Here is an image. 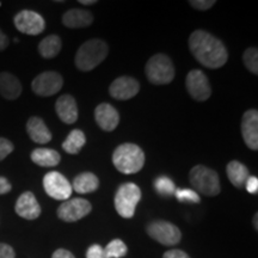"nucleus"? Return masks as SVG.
I'll return each instance as SVG.
<instances>
[{"instance_id": "4", "label": "nucleus", "mask_w": 258, "mask_h": 258, "mask_svg": "<svg viewBox=\"0 0 258 258\" xmlns=\"http://www.w3.org/2000/svg\"><path fill=\"white\" fill-rule=\"evenodd\" d=\"M145 72L148 82L154 85H166L175 78V64L165 54L158 53L147 61Z\"/></svg>"}, {"instance_id": "7", "label": "nucleus", "mask_w": 258, "mask_h": 258, "mask_svg": "<svg viewBox=\"0 0 258 258\" xmlns=\"http://www.w3.org/2000/svg\"><path fill=\"white\" fill-rule=\"evenodd\" d=\"M148 235L161 245L173 246L178 244L182 238L179 228L171 222L164 220H157L151 222L146 228Z\"/></svg>"}, {"instance_id": "11", "label": "nucleus", "mask_w": 258, "mask_h": 258, "mask_svg": "<svg viewBox=\"0 0 258 258\" xmlns=\"http://www.w3.org/2000/svg\"><path fill=\"white\" fill-rule=\"evenodd\" d=\"M92 211V206L85 199H72L64 201L57 208V217L64 222H74L85 218Z\"/></svg>"}, {"instance_id": "24", "label": "nucleus", "mask_w": 258, "mask_h": 258, "mask_svg": "<svg viewBox=\"0 0 258 258\" xmlns=\"http://www.w3.org/2000/svg\"><path fill=\"white\" fill-rule=\"evenodd\" d=\"M62 42L57 35H49L44 37L38 44V53L44 59H53L60 53Z\"/></svg>"}, {"instance_id": "17", "label": "nucleus", "mask_w": 258, "mask_h": 258, "mask_svg": "<svg viewBox=\"0 0 258 258\" xmlns=\"http://www.w3.org/2000/svg\"><path fill=\"white\" fill-rule=\"evenodd\" d=\"M55 111L63 123L72 124L78 120V105L71 95H62L55 103Z\"/></svg>"}, {"instance_id": "6", "label": "nucleus", "mask_w": 258, "mask_h": 258, "mask_svg": "<svg viewBox=\"0 0 258 258\" xmlns=\"http://www.w3.org/2000/svg\"><path fill=\"white\" fill-rule=\"evenodd\" d=\"M141 200V190L134 183H124L118 186L115 194V208L120 217L131 219L134 217L135 209Z\"/></svg>"}, {"instance_id": "8", "label": "nucleus", "mask_w": 258, "mask_h": 258, "mask_svg": "<svg viewBox=\"0 0 258 258\" xmlns=\"http://www.w3.org/2000/svg\"><path fill=\"white\" fill-rule=\"evenodd\" d=\"M43 188L47 195L59 201H67L72 195V184L57 171H50L43 177Z\"/></svg>"}, {"instance_id": "23", "label": "nucleus", "mask_w": 258, "mask_h": 258, "mask_svg": "<svg viewBox=\"0 0 258 258\" xmlns=\"http://www.w3.org/2000/svg\"><path fill=\"white\" fill-rule=\"evenodd\" d=\"M227 177L230 182L237 188H241L245 185V182L249 178V169L238 160H232L227 165Z\"/></svg>"}, {"instance_id": "12", "label": "nucleus", "mask_w": 258, "mask_h": 258, "mask_svg": "<svg viewBox=\"0 0 258 258\" xmlns=\"http://www.w3.org/2000/svg\"><path fill=\"white\" fill-rule=\"evenodd\" d=\"M15 27L18 31L25 35L36 36L46 29V22L40 14L30 10H23L18 12L14 18Z\"/></svg>"}, {"instance_id": "40", "label": "nucleus", "mask_w": 258, "mask_h": 258, "mask_svg": "<svg viewBox=\"0 0 258 258\" xmlns=\"http://www.w3.org/2000/svg\"><path fill=\"white\" fill-rule=\"evenodd\" d=\"M257 219H258V214H256V215H254V218H253V222H254V228H256V230H258V225H257Z\"/></svg>"}, {"instance_id": "10", "label": "nucleus", "mask_w": 258, "mask_h": 258, "mask_svg": "<svg viewBox=\"0 0 258 258\" xmlns=\"http://www.w3.org/2000/svg\"><path fill=\"white\" fill-rule=\"evenodd\" d=\"M186 91L195 101L205 102L212 95V86L201 70H191L185 78Z\"/></svg>"}, {"instance_id": "21", "label": "nucleus", "mask_w": 258, "mask_h": 258, "mask_svg": "<svg viewBox=\"0 0 258 258\" xmlns=\"http://www.w3.org/2000/svg\"><path fill=\"white\" fill-rule=\"evenodd\" d=\"M30 158L36 165L42 167L56 166L61 160L59 152L51 148H36L31 152Z\"/></svg>"}, {"instance_id": "33", "label": "nucleus", "mask_w": 258, "mask_h": 258, "mask_svg": "<svg viewBox=\"0 0 258 258\" xmlns=\"http://www.w3.org/2000/svg\"><path fill=\"white\" fill-rule=\"evenodd\" d=\"M0 258H16L15 250L8 244L0 243Z\"/></svg>"}, {"instance_id": "16", "label": "nucleus", "mask_w": 258, "mask_h": 258, "mask_svg": "<svg viewBox=\"0 0 258 258\" xmlns=\"http://www.w3.org/2000/svg\"><path fill=\"white\" fill-rule=\"evenodd\" d=\"M15 211L21 218L27 220H35L41 215V206L31 191H25L19 196L16 202Z\"/></svg>"}, {"instance_id": "37", "label": "nucleus", "mask_w": 258, "mask_h": 258, "mask_svg": "<svg viewBox=\"0 0 258 258\" xmlns=\"http://www.w3.org/2000/svg\"><path fill=\"white\" fill-rule=\"evenodd\" d=\"M51 258H76L73 256L72 252H70L69 250H64V249H59L56 250L55 252L53 253Z\"/></svg>"}, {"instance_id": "28", "label": "nucleus", "mask_w": 258, "mask_h": 258, "mask_svg": "<svg viewBox=\"0 0 258 258\" xmlns=\"http://www.w3.org/2000/svg\"><path fill=\"white\" fill-rule=\"evenodd\" d=\"M243 61L246 69L253 73L254 76L258 74V49L256 47L247 48L243 54Z\"/></svg>"}, {"instance_id": "34", "label": "nucleus", "mask_w": 258, "mask_h": 258, "mask_svg": "<svg viewBox=\"0 0 258 258\" xmlns=\"http://www.w3.org/2000/svg\"><path fill=\"white\" fill-rule=\"evenodd\" d=\"M245 186L246 190L250 194H257L258 192V178L256 176H249V178L245 182Z\"/></svg>"}, {"instance_id": "13", "label": "nucleus", "mask_w": 258, "mask_h": 258, "mask_svg": "<svg viewBox=\"0 0 258 258\" xmlns=\"http://www.w3.org/2000/svg\"><path fill=\"white\" fill-rule=\"evenodd\" d=\"M140 91V84L132 77H118L111 83L109 88V93L112 98L118 101H127L135 97Z\"/></svg>"}, {"instance_id": "30", "label": "nucleus", "mask_w": 258, "mask_h": 258, "mask_svg": "<svg viewBox=\"0 0 258 258\" xmlns=\"http://www.w3.org/2000/svg\"><path fill=\"white\" fill-rule=\"evenodd\" d=\"M15 146L9 139L6 138H0V161L4 160L9 154L14 152Z\"/></svg>"}, {"instance_id": "3", "label": "nucleus", "mask_w": 258, "mask_h": 258, "mask_svg": "<svg viewBox=\"0 0 258 258\" xmlns=\"http://www.w3.org/2000/svg\"><path fill=\"white\" fill-rule=\"evenodd\" d=\"M108 44L99 38L86 41L79 47L76 54V66L83 72L96 69L108 56Z\"/></svg>"}, {"instance_id": "31", "label": "nucleus", "mask_w": 258, "mask_h": 258, "mask_svg": "<svg viewBox=\"0 0 258 258\" xmlns=\"http://www.w3.org/2000/svg\"><path fill=\"white\" fill-rule=\"evenodd\" d=\"M189 4L192 6L194 9L201 10V11H206V10L211 9L213 5L215 4L214 0H190Z\"/></svg>"}, {"instance_id": "5", "label": "nucleus", "mask_w": 258, "mask_h": 258, "mask_svg": "<svg viewBox=\"0 0 258 258\" xmlns=\"http://www.w3.org/2000/svg\"><path fill=\"white\" fill-rule=\"evenodd\" d=\"M189 180L200 194L206 196H217L221 191L219 175L211 167L196 165L190 170Z\"/></svg>"}, {"instance_id": "2", "label": "nucleus", "mask_w": 258, "mask_h": 258, "mask_svg": "<svg viewBox=\"0 0 258 258\" xmlns=\"http://www.w3.org/2000/svg\"><path fill=\"white\" fill-rule=\"evenodd\" d=\"M112 163L121 173L133 175L144 167L145 153L138 145L129 143L122 144L112 154Z\"/></svg>"}, {"instance_id": "32", "label": "nucleus", "mask_w": 258, "mask_h": 258, "mask_svg": "<svg viewBox=\"0 0 258 258\" xmlns=\"http://www.w3.org/2000/svg\"><path fill=\"white\" fill-rule=\"evenodd\" d=\"M86 258H104L103 247L98 244L91 245L86 251Z\"/></svg>"}, {"instance_id": "27", "label": "nucleus", "mask_w": 258, "mask_h": 258, "mask_svg": "<svg viewBox=\"0 0 258 258\" xmlns=\"http://www.w3.org/2000/svg\"><path fill=\"white\" fill-rule=\"evenodd\" d=\"M154 189L161 196H170L175 194L176 185L169 177L160 176L154 179Z\"/></svg>"}, {"instance_id": "39", "label": "nucleus", "mask_w": 258, "mask_h": 258, "mask_svg": "<svg viewBox=\"0 0 258 258\" xmlns=\"http://www.w3.org/2000/svg\"><path fill=\"white\" fill-rule=\"evenodd\" d=\"M79 3L82 5H95V4H97L96 0H79Z\"/></svg>"}, {"instance_id": "15", "label": "nucleus", "mask_w": 258, "mask_h": 258, "mask_svg": "<svg viewBox=\"0 0 258 258\" xmlns=\"http://www.w3.org/2000/svg\"><path fill=\"white\" fill-rule=\"evenodd\" d=\"M95 120L104 132H112L120 123V115L111 104L102 103L95 109Z\"/></svg>"}, {"instance_id": "1", "label": "nucleus", "mask_w": 258, "mask_h": 258, "mask_svg": "<svg viewBox=\"0 0 258 258\" xmlns=\"http://www.w3.org/2000/svg\"><path fill=\"white\" fill-rule=\"evenodd\" d=\"M189 48L194 57L207 69H220L227 62L225 44L205 30H195L190 35Z\"/></svg>"}, {"instance_id": "35", "label": "nucleus", "mask_w": 258, "mask_h": 258, "mask_svg": "<svg viewBox=\"0 0 258 258\" xmlns=\"http://www.w3.org/2000/svg\"><path fill=\"white\" fill-rule=\"evenodd\" d=\"M163 258H190V257L189 254H186L184 252V251L173 249V250L166 251V252L164 253Z\"/></svg>"}, {"instance_id": "26", "label": "nucleus", "mask_w": 258, "mask_h": 258, "mask_svg": "<svg viewBox=\"0 0 258 258\" xmlns=\"http://www.w3.org/2000/svg\"><path fill=\"white\" fill-rule=\"evenodd\" d=\"M128 252L127 245L121 239H114L103 249L104 258H122Z\"/></svg>"}, {"instance_id": "22", "label": "nucleus", "mask_w": 258, "mask_h": 258, "mask_svg": "<svg viewBox=\"0 0 258 258\" xmlns=\"http://www.w3.org/2000/svg\"><path fill=\"white\" fill-rule=\"evenodd\" d=\"M99 186V179L95 173L83 172L74 178L72 189L78 194H90L96 191Z\"/></svg>"}, {"instance_id": "18", "label": "nucleus", "mask_w": 258, "mask_h": 258, "mask_svg": "<svg viewBox=\"0 0 258 258\" xmlns=\"http://www.w3.org/2000/svg\"><path fill=\"white\" fill-rule=\"evenodd\" d=\"M92 22L93 16L91 12L82 9H71L62 16V24L70 29L88 28Z\"/></svg>"}, {"instance_id": "29", "label": "nucleus", "mask_w": 258, "mask_h": 258, "mask_svg": "<svg viewBox=\"0 0 258 258\" xmlns=\"http://www.w3.org/2000/svg\"><path fill=\"white\" fill-rule=\"evenodd\" d=\"M176 199L180 202H191V203H199L201 201L199 194L194 191L191 189H176L175 191Z\"/></svg>"}, {"instance_id": "9", "label": "nucleus", "mask_w": 258, "mask_h": 258, "mask_svg": "<svg viewBox=\"0 0 258 258\" xmlns=\"http://www.w3.org/2000/svg\"><path fill=\"white\" fill-rule=\"evenodd\" d=\"M63 79L61 74L54 71L43 72L32 80L31 89L32 91L41 97H49L55 95L62 89Z\"/></svg>"}, {"instance_id": "19", "label": "nucleus", "mask_w": 258, "mask_h": 258, "mask_svg": "<svg viewBox=\"0 0 258 258\" xmlns=\"http://www.w3.org/2000/svg\"><path fill=\"white\" fill-rule=\"evenodd\" d=\"M27 132L29 138L36 144H48L51 140V133L44 121L37 116H32L27 122Z\"/></svg>"}, {"instance_id": "36", "label": "nucleus", "mask_w": 258, "mask_h": 258, "mask_svg": "<svg viewBox=\"0 0 258 258\" xmlns=\"http://www.w3.org/2000/svg\"><path fill=\"white\" fill-rule=\"evenodd\" d=\"M11 189H12L11 183H10L5 177L0 176V195H5V194L11 191Z\"/></svg>"}, {"instance_id": "14", "label": "nucleus", "mask_w": 258, "mask_h": 258, "mask_svg": "<svg viewBox=\"0 0 258 258\" xmlns=\"http://www.w3.org/2000/svg\"><path fill=\"white\" fill-rule=\"evenodd\" d=\"M241 135L250 150H258V111L256 109L244 112L241 118Z\"/></svg>"}, {"instance_id": "20", "label": "nucleus", "mask_w": 258, "mask_h": 258, "mask_svg": "<svg viewBox=\"0 0 258 258\" xmlns=\"http://www.w3.org/2000/svg\"><path fill=\"white\" fill-rule=\"evenodd\" d=\"M22 84L17 77L9 72L0 73V95L8 101H15L22 95Z\"/></svg>"}, {"instance_id": "38", "label": "nucleus", "mask_w": 258, "mask_h": 258, "mask_svg": "<svg viewBox=\"0 0 258 258\" xmlns=\"http://www.w3.org/2000/svg\"><path fill=\"white\" fill-rule=\"evenodd\" d=\"M10 44V40L6 35L0 30V51L4 50L5 48H8V46Z\"/></svg>"}, {"instance_id": "25", "label": "nucleus", "mask_w": 258, "mask_h": 258, "mask_svg": "<svg viewBox=\"0 0 258 258\" xmlns=\"http://www.w3.org/2000/svg\"><path fill=\"white\" fill-rule=\"evenodd\" d=\"M86 143V137L84 132L80 129H73L71 133L67 135L66 140L62 143V148L64 152L69 154H77L84 147Z\"/></svg>"}]
</instances>
